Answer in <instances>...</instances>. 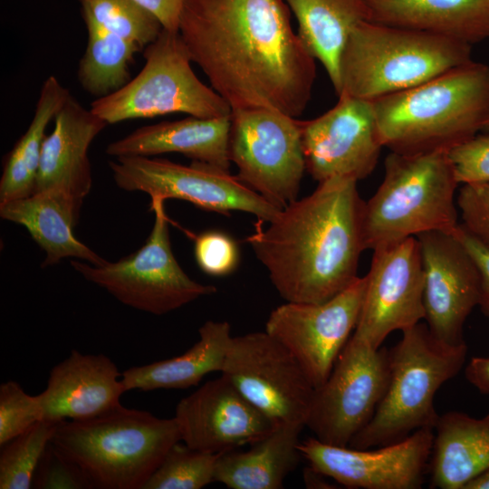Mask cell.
<instances>
[{"mask_svg": "<svg viewBox=\"0 0 489 489\" xmlns=\"http://www.w3.org/2000/svg\"><path fill=\"white\" fill-rule=\"evenodd\" d=\"M290 11L285 0H185L178 33L232 110L263 107L297 118L309 104L316 60Z\"/></svg>", "mask_w": 489, "mask_h": 489, "instance_id": "cell-1", "label": "cell"}, {"mask_svg": "<svg viewBox=\"0 0 489 489\" xmlns=\"http://www.w3.org/2000/svg\"><path fill=\"white\" fill-rule=\"evenodd\" d=\"M357 182L331 177L309 196L281 209L246 238L286 302L320 303L350 286L357 275L364 201Z\"/></svg>", "mask_w": 489, "mask_h": 489, "instance_id": "cell-2", "label": "cell"}, {"mask_svg": "<svg viewBox=\"0 0 489 489\" xmlns=\"http://www.w3.org/2000/svg\"><path fill=\"white\" fill-rule=\"evenodd\" d=\"M372 102L383 148L401 154L449 150L489 120V65L472 60Z\"/></svg>", "mask_w": 489, "mask_h": 489, "instance_id": "cell-3", "label": "cell"}, {"mask_svg": "<svg viewBox=\"0 0 489 489\" xmlns=\"http://www.w3.org/2000/svg\"><path fill=\"white\" fill-rule=\"evenodd\" d=\"M180 441L174 417L160 418L123 406L93 418L60 421L51 439L90 489H143Z\"/></svg>", "mask_w": 489, "mask_h": 489, "instance_id": "cell-4", "label": "cell"}, {"mask_svg": "<svg viewBox=\"0 0 489 489\" xmlns=\"http://www.w3.org/2000/svg\"><path fill=\"white\" fill-rule=\"evenodd\" d=\"M458 186L448 150L390 151L381 184L364 202L365 249L373 251L431 231L454 233L460 224Z\"/></svg>", "mask_w": 489, "mask_h": 489, "instance_id": "cell-5", "label": "cell"}, {"mask_svg": "<svg viewBox=\"0 0 489 489\" xmlns=\"http://www.w3.org/2000/svg\"><path fill=\"white\" fill-rule=\"evenodd\" d=\"M472 61V45L402 27L364 21L340 61L341 93L374 101L419 85Z\"/></svg>", "mask_w": 489, "mask_h": 489, "instance_id": "cell-6", "label": "cell"}, {"mask_svg": "<svg viewBox=\"0 0 489 489\" xmlns=\"http://www.w3.org/2000/svg\"><path fill=\"white\" fill-rule=\"evenodd\" d=\"M466 351L465 343L451 346L438 340L421 321L403 331L401 340L388 350L385 394L349 446H381L421 428L434 429L439 417L434 405L436 393L461 370Z\"/></svg>", "mask_w": 489, "mask_h": 489, "instance_id": "cell-7", "label": "cell"}, {"mask_svg": "<svg viewBox=\"0 0 489 489\" xmlns=\"http://www.w3.org/2000/svg\"><path fill=\"white\" fill-rule=\"evenodd\" d=\"M140 72L117 91L95 99L91 110L108 125L173 113L198 118L230 116V105L204 84L178 32L163 29L144 49Z\"/></svg>", "mask_w": 489, "mask_h": 489, "instance_id": "cell-8", "label": "cell"}, {"mask_svg": "<svg viewBox=\"0 0 489 489\" xmlns=\"http://www.w3.org/2000/svg\"><path fill=\"white\" fill-rule=\"evenodd\" d=\"M164 202L151 198L154 224L147 241L135 253L100 265L70 261L85 280L103 288L124 305L154 315L168 313L217 291L214 285L191 279L177 263Z\"/></svg>", "mask_w": 489, "mask_h": 489, "instance_id": "cell-9", "label": "cell"}, {"mask_svg": "<svg viewBox=\"0 0 489 489\" xmlns=\"http://www.w3.org/2000/svg\"><path fill=\"white\" fill-rule=\"evenodd\" d=\"M229 158L237 177L283 209L295 201L306 170L299 120L269 108L232 110Z\"/></svg>", "mask_w": 489, "mask_h": 489, "instance_id": "cell-10", "label": "cell"}, {"mask_svg": "<svg viewBox=\"0 0 489 489\" xmlns=\"http://www.w3.org/2000/svg\"><path fill=\"white\" fill-rule=\"evenodd\" d=\"M109 167L118 187L151 198L180 199L225 216L245 212L265 223L280 211L237 176L208 164L192 161L187 166L162 158L124 156L110 160Z\"/></svg>", "mask_w": 489, "mask_h": 489, "instance_id": "cell-11", "label": "cell"}, {"mask_svg": "<svg viewBox=\"0 0 489 489\" xmlns=\"http://www.w3.org/2000/svg\"><path fill=\"white\" fill-rule=\"evenodd\" d=\"M388 377V350L351 335L328 379L314 389L305 427L322 443L348 446L373 417Z\"/></svg>", "mask_w": 489, "mask_h": 489, "instance_id": "cell-12", "label": "cell"}, {"mask_svg": "<svg viewBox=\"0 0 489 489\" xmlns=\"http://www.w3.org/2000/svg\"><path fill=\"white\" fill-rule=\"evenodd\" d=\"M221 374L274 423L305 426L315 388L294 356L265 331L233 336Z\"/></svg>", "mask_w": 489, "mask_h": 489, "instance_id": "cell-13", "label": "cell"}, {"mask_svg": "<svg viewBox=\"0 0 489 489\" xmlns=\"http://www.w3.org/2000/svg\"><path fill=\"white\" fill-rule=\"evenodd\" d=\"M366 285V275L359 276L326 302H286L271 312L264 331L294 356L314 388L328 379L354 331Z\"/></svg>", "mask_w": 489, "mask_h": 489, "instance_id": "cell-14", "label": "cell"}, {"mask_svg": "<svg viewBox=\"0 0 489 489\" xmlns=\"http://www.w3.org/2000/svg\"><path fill=\"white\" fill-rule=\"evenodd\" d=\"M338 97L322 115L299 120L306 170L318 183L337 177L364 179L383 148L373 102L344 93Z\"/></svg>", "mask_w": 489, "mask_h": 489, "instance_id": "cell-15", "label": "cell"}, {"mask_svg": "<svg viewBox=\"0 0 489 489\" xmlns=\"http://www.w3.org/2000/svg\"><path fill=\"white\" fill-rule=\"evenodd\" d=\"M355 337L379 349L396 331L425 318L424 276L417 237L373 250Z\"/></svg>", "mask_w": 489, "mask_h": 489, "instance_id": "cell-16", "label": "cell"}, {"mask_svg": "<svg viewBox=\"0 0 489 489\" xmlns=\"http://www.w3.org/2000/svg\"><path fill=\"white\" fill-rule=\"evenodd\" d=\"M434 429L421 428L401 441L371 448L333 446L309 437L299 451L310 466L348 488L417 489L431 456Z\"/></svg>", "mask_w": 489, "mask_h": 489, "instance_id": "cell-17", "label": "cell"}, {"mask_svg": "<svg viewBox=\"0 0 489 489\" xmlns=\"http://www.w3.org/2000/svg\"><path fill=\"white\" fill-rule=\"evenodd\" d=\"M416 237L424 276V320L438 340L465 344L464 325L479 301L477 266L455 232L431 231Z\"/></svg>", "mask_w": 489, "mask_h": 489, "instance_id": "cell-18", "label": "cell"}, {"mask_svg": "<svg viewBox=\"0 0 489 489\" xmlns=\"http://www.w3.org/2000/svg\"><path fill=\"white\" fill-rule=\"evenodd\" d=\"M174 417L184 444L211 454L252 445L278 425L222 374L179 400Z\"/></svg>", "mask_w": 489, "mask_h": 489, "instance_id": "cell-19", "label": "cell"}, {"mask_svg": "<svg viewBox=\"0 0 489 489\" xmlns=\"http://www.w3.org/2000/svg\"><path fill=\"white\" fill-rule=\"evenodd\" d=\"M121 375L108 356L72 350L52 368L45 389L36 395L43 420H84L118 408L126 392Z\"/></svg>", "mask_w": 489, "mask_h": 489, "instance_id": "cell-20", "label": "cell"}, {"mask_svg": "<svg viewBox=\"0 0 489 489\" xmlns=\"http://www.w3.org/2000/svg\"><path fill=\"white\" fill-rule=\"evenodd\" d=\"M41 152L34 191L61 190L82 204L92 187L89 149L108 123L70 96Z\"/></svg>", "mask_w": 489, "mask_h": 489, "instance_id": "cell-21", "label": "cell"}, {"mask_svg": "<svg viewBox=\"0 0 489 489\" xmlns=\"http://www.w3.org/2000/svg\"><path fill=\"white\" fill-rule=\"evenodd\" d=\"M231 115L218 118L185 119L140 127L110 142L106 153L112 157H155L179 153L197 161L229 171L228 145Z\"/></svg>", "mask_w": 489, "mask_h": 489, "instance_id": "cell-22", "label": "cell"}, {"mask_svg": "<svg viewBox=\"0 0 489 489\" xmlns=\"http://www.w3.org/2000/svg\"><path fill=\"white\" fill-rule=\"evenodd\" d=\"M82 205L61 190L48 189L0 203V216L25 227L45 254L43 267L66 258L100 265L106 260L73 234Z\"/></svg>", "mask_w": 489, "mask_h": 489, "instance_id": "cell-23", "label": "cell"}, {"mask_svg": "<svg viewBox=\"0 0 489 489\" xmlns=\"http://www.w3.org/2000/svg\"><path fill=\"white\" fill-rule=\"evenodd\" d=\"M369 21L470 45L489 39V0H365Z\"/></svg>", "mask_w": 489, "mask_h": 489, "instance_id": "cell-24", "label": "cell"}, {"mask_svg": "<svg viewBox=\"0 0 489 489\" xmlns=\"http://www.w3.org/2000/svg\"><path fill=\"white\" fill-rule=\"evenodd\" d=\"M430 487L464 489L489 468V414L475 418L458 411L439 416L434 428Z\"/></svg>", "mask_w": 489, "mask_h": 489, "instance_id": "cell-25", "label": "cell"}, {"mask_svg": "<svg viewBox=\"0 0 489 489\" xmlns=\"http://www.w3.org/2000/svg\"><path fill=\"white\" fill-rule=\"evenodd\" d=\"M302 424L282 423L248 450L218 455L215 482L231 489H280L302 457L298 445Z\"/></svg>", "mask_w": 489, "mask_h": 489, "instance_id": "cell-26", "label": "cell"}, {"mask_svg": "<svg viewBox=\"0 0 489 489\" xmlns=\"http://www.w3.org/2000/svg\"><path fill=\"white\" fill-rule=\"evenodd\" d=\"M198 334V340L181 355L125 369L121 380L126 392L188 388L206 375L221 372L233 338L230 324L206 321Z\"/></svg>", "mask_w": 489, "mask_h": 489, "instance_id": "cell-27", "label": "cell"}, {"mask_svg": "<svg viewBox=\"0 0 489 489\" xmlns=\"http://www.w3.org/2000/svg\"><path fill=\"white\" fill-rule=\"evenodd\" d=\"M298 22V36L309 53L318 60L338 95L340 61L353 29L369 21L365 0H285Z\"/></svg>", "mask_w": 489, "mask_h": 489, "instance_id": "cell-28", "label": "cell"}, {"mask_svg": "<svg viewBox=\"0 0 489 489\" xmlns=\"http://www.w3.org/2000/svg\"><path fill=\"white\" fill-rule=\"evenodd\" d=\"M70 96L69 90L55 76L43 82L33 119L5 158L0 179V203L34 193L45 130Z\"/></svg>", "mask_w": 489, "mask_h": 489, "instance_id": "cell-29", "label": "cell"}, {"mask_svg": "<svg viewBox=\"0 0 489 489\" xmlns=\"http://www.w3.org/2000/svg\"><path fill=\"white\" fill-rule=\"evenodd\" d=\"M85 25L88 40L77 78L82 89L98 99L117 91L130 81L134 56L142 49L93 24Z\"/></svg>", "mask_w": 489, "mask_h": 489, "instance_id": "cell-30", "label": "cell"}, {"mask_svg": "<svg viewBox=\"0 0 489 489\" xmlns=\"http://www.w3.org/2000/svg\"><path fill=\"white\" fill-rule=\"evenodd\" d=\"M84 23L133 42L142 50L154 42L160 22L133 0H79Z\"/></svg>", "mask_w": 489, "mask_h": 489, "instance_id": "cell-31", "label": "cell"}, {"mask_svg": "<svg viewBox=\"0 0 489 489\" xmlns=\"http://www.w3.org/2000/svg\"><path fill=\"white\" fill-rule=\"evenodd\" d=\"M57 423L41 420L1 446V489L32 488L34 471L52 439Z\"/></svg>", "mask_w": 489, "mask_h": 489, "instance_id": "cell-32", "label": "cell"}, {"mask_svg": "<svg viewBox=\"0 0 489 489\" xmlns=\"http://www.w3.org/2000/svg\"><path fill=\"white\" fill-rule=\"evenodd\" d=\"M180 442L169 449L143 489H201L215 482L220 454L193 449Z\"/></svg>", "mask_w": 489, "mask_h": 489, "instance_id": "cell-33", "label": "cell"}, {"mask_svg": "<svg viewBox=\"0 0 489 489\" xmlns=\"http://www.w3.org/2000/svg\"><path fill=\"white\" fill-rule=\"evenodd\" d=\"M43 420L36 396L8 380L0 385V446Z\"/></svg>", "mask_w": 489, "mask_h": 489, "instance_id": "cell-34", "label": "cell"}, {"mask_svg": "<svg viewBox=\"0 0 489 489\" xmlns=\"http://www.w3.org/2000/svg\"><path fill=\"white\" fill-rule=\"evenodd\" d=\"M194 255L198 267L211 276H225L238 266L239 248L229 235L210 230L195 237Z\"/></svg>", "mask_w": 489, "mask_h": 489, "instance_id": "cell-35", "label": "cell"}, {"mask_svg": "<svg viewBox=\"0 0 489 489\" xmlns=\"http://www.w3.org/2000/svg\"><path fill=\"white\" fill-rule=\"evenodd\" d=\"M459 185L489 183V132L448 150Z\"/></svg>", "mask_w": 489, "mask_h": 489, "instance_id": "cell-36", "label": "cell"}, {"mask_svg": "<svg viewBox=\"0 0 489 489\" xmlns=\"http://www.w3.org/2000/svg\"><path fill=\"white\" fill-rule=\"evenodd\" d=\"M32 488L90 489L81 472L52 445L51 441L36 466Z\"/></svg>", "mask_w": 489, "mask_h": 489, "instance_id": "cell-37", "label": "cell"}, {"mask_svg": "<svg viewBox=\"0 0 489 489\" xmlns=\"http://www.w3.org/2000/svg\"><path fill=\"white\" fill-rule=\"evenodd\" d=\"M456 203L460 225L489 249V183L462 185Z\"/></svg>", "mask_w": 489, "mask_h": 489, "instance_id": "cell-38", "label": "cell"}, {"mask_svg": "<svg viewBox=\"0 0 489 489\" xmlns=\"http://www.w3.org/2000/svg\"><path fill=\"white\" fill-rule=\"evenodd\" d=\"M455 235L475 261L480 275L478 305L489 320V249L471 235L460 224Z\"/></svg>", "mask_w": 489, "mask_h": 489, "instance_id": "cell-39", "label": "cell"}, {"mask_svg": "<svg viewBox=\"0 0 489 489\" xmlns=\"http://www.w3.org/2000/svg\"><path fill=\"white\" fill-rule=\"evenodd\" d=\"M154 15L163 29L178 32V24L185 0H133Z\"/></svg>", "mask_w": 489, "mask_h": 489, "instance_id": "cell-40", "label": "cell"}, {"mask_svg": "<svg viewBox=\"0 0 489 489\" xmlns=\"http://www.w3.org/2000/svg\"><path fill=\"white\" fill-rule=\"evenodd\" d=\"M465 378L480 393L489 394V357H473L465 367Z\"/></svg>", "mask_w": 489, "mask_h": 489, "instance_id": "cell-41", "label": "cell"}, {"mask_svg": "<svg viewBox=\"0 0 489 489\" xmlns=\"http://www.w3.org/2000/svg\"><path fill=\"white\" fill-rule=\"evenodd\" d=\"M303 482L307 488H333L328 481V476L308 466L303 470Z\"/></svg>", "mask_w": 489, "mask_h": 489, "instance_id": "cell-42", "label": "cell"}, {"mask_svg": "<svg viewBox=\"0 0 489 489\" xmlns=\"http://www.w3.org/2000/svg\"><path fill=\"white\" fill-rule=\"evenodd\" d=\"M464 489H489V468L472 479Z\"/></svg>", "mask_w": 489, "mask_h": 489, "instance_id": "cell-43", "label": "cell"}, {"mask_svg": "<svg viewBox=\"0 0 489 489\" xmlns=\"http://www.w3.org/2000/svg\"><path fill=\"white\" fill-rule=\"evenodd\" d=\"M483 131L489 132V120L483 128Z\"/></svg>", "mask_w": 489, "mask_h": 489, "instance_id": "cell-44", "label": "cell"}]
</instances>
